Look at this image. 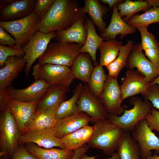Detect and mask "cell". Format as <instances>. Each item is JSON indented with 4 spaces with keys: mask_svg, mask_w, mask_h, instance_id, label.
Here are the masks:
<instances>
[{
    "mask_svg": "<svg viewBox=\"0 0 159 159\" xmlns=\"http://www.w3.org/2000/svg\"><path fill=\"white\" fill-rule=\"evenodd\" d=\"M91 122L90 116L82 112H78L69 117L58 120L53 128L55 135L60 139Z\"/></svg>",
    "mask_w": 159,
    "mask_h": 159,
    "instance_id": "cell-16",
    "label": "cell"
},
{
    "mask_svg": "<svg viewBox=\"0 0 159 159\" xmlns=\"http://www.w3.org/2000/svg\"><path fill=\"white\" fill-rule=\"evenodd\" d=\"M134 44L132 40H129L125 45L121 46L117 58L106 66L108 72V75L117 79L120 72L126 67L127 59Z\"/></svg>",
    "mask_w": 159,
    "mask_h": 159,
    "instance_id": "cell-33",
    "label": "cell"
},
{
    "mask_svg": "<svg viewBox=\"0 0 159 159\" xmlns=\"http://www.w3.org/2000/svg\"><path fill=\"white\" fill-rule=\"evenodd\" d=\"M32 75L35 81L43 80L51 85H70L74 79L69 67L39 62L33 67Z\"/></svg>",
    "mask_w": 159,
    "mask_h": 159,
    "instance_id": "cell-7",
    "label": "cell"
},
{
    "mask_svg": "<svg viewBox=\"0 0 159 159\" xmlns=\"http://www.w3.org/2000/svg\"><path fill=\"white\" fill-rule=\"evenodd\" d=\"M83 45L76 43H49L43 55L38 59L39 63L71 67L80 54Z\"/></svg>",
    "mask_w": 159,
    "mask_h": 159,
    "instance_id": "cell-4",
    "label": "cell"
},
{
    "mask_svg": "<svg viewBox=\"0 0 159 159\" xmlns=\"http://www.w3.org/2000/svg\"><path fill=\"white\" fill-rule=\"evenodd\" d=\"M0 44L4 45L12 46L16 45L14 38L11 36L2 27L0 26Z\"/></svg>",
    "mask_w": 159,
    "mask_h": 159,
    "instance_id": "cell-43",
    "label": "cell"
},
{
    "mask_svg": "<svg viewBox=\"0 0 159 159\" xmlns=\"http://www.w3.org/2000/svg\"><path fill=\"white\" fill-rule=\"evenodd\" d=\"M0 111V156H12L21 134L7 105Z\"/></svg>",
    "mask_w": 159,
    "mask_h": 159,
    "instance_id": "cell-5",
    "label": "cell"
},
{
    "mask_svg": "<svg viewBox=\"0 0 159 159\" xmlns=\"http://www.w3.org/2000/svg\"><path fill=\"white\" fill-rule=\"evenodd\" d=\"M25 53L22 47L15 45L6 46L0 44V67H3L7 59L12 56L22 57Z\"/></svg>",
    "mask_w": 159,
    "mask_h": 159,
    "instance_id": "cell-36",
    "label": "cell"
},
{
    "mask_svg": "<svg viewBox=\"0 0 159 159\" xmlns=\"http://www.w3.org/2000/svg\"><path fill=\"white\" fill-rule=\"evenodd\" d=\"M100 2L104 4H107L110 7V10L116 4L122 2L124 1V0H100Z\"/></svg>",
    "mask_w": 159,
    "mask_h": 159,
    "instance_id": "cell-46",
    "label": "cell"
},
{
    "mask_svg": "<svg viewBox=\"0 0 159 159\" xmlns=\"http://www.w3.org/2000/svg\"><path fill=\"white\" fill-rule=\"evenodd\" d=\"M99 98L109 114L122 115L124 109L122 106L124 100L117 79L107 75L103 90Z\"/></svg>",
    "mask_w": 159,
    "mask_h": 159,
    "instance_id": "cell-12",
    "label": "cell"
},
{
    "mask_svg": "<svg viewBox=\"0 0 159 159\" xmlns=\"http://www.w3.org/2000/svg\"><path fill=\"white\" fill-rule=\"evenodd\" d=\"M0 159H9V158H4V157H1V158H0Z\"/></svg>",
    "mask_w": 159,
    "mask_h": 159,
    "instance_id": "cell-51",
    "label": "cell"
},
{
    "mask_svg": "<svg viewBox=\"0 0 159 159\" xmlns=\"http://www.w3.org/2000/svg\"><path fill=\"white\" fill-rule=\"evenodd\" d=\"M148 26H143L137 28L140 34L141 41L140 45L143 50L159 47V42L155 37L153 34L148 32Z\"/></svg>",
    "mask_w": 159,
    "mask_h": 159,
    "instance_id": "cell-37",
    "label": "cell"
},
{
    "mask_svg": "<svg viewBox=\"0 0 159 159\" xmlns=\"http://www.w3.org/2000/svg\"><path fill=\"white\" fill-rule=\"evenodd\" d=\"M85 19V17L81 18L68 29L55 32L54 40L62 43H73L84 45L87 37Z\"/></svg>",
    "mask_w": 159,
    "mask_h": 159,
    "instance_id": "cell-21",
    "label": "cell"
},
{
    "mask_svg": "<svg viewBox=\"0 0 159 159\" xmlns=\"http://www.w3.org/2000/svg\"><path fill=\"white\" fill-rule=\"evenodd\" d=\"M34 143L45 148L57 147L64 149L60 139L55 136L53 128L28 131L21 135L18 143Z\"/></svg>",
    "mask_w": 159,
    "mask_h": 159,
    "instance_id": "cell-14",
    "label": "cell"
},
{
    "mask_svg": "<svg viewBox=\"0 0 159 159\" xmlns=\"http://www.w3.org/2000/svg\"><path fill=\"white\" fill-rule=\"evenodd\" d=\"M133 107L129 110L124 109L120 116L108 114L107 119L121 128L124 132H130L142 120L146 119L152 108L151 102L140 98L135 97L130 101Z\"/></svg>",
    "mask_w": 159,
    "mask_h": 159,
    "instance_id": "cell-3",
    "label": "cell"
},
{
    "mask_svg": "<svg viewBox=\"0 0 159 159\" xmlns=\"http://www.w3.org/2000/svg\"><path fill=\"white\" fill-rule=\"evenodd\" d=\"M131 132L139 147L141 159H146L151 156L152 150L159 155V138L151 130L146 119L140 121Z\"/></svg>",
    "mask_w": 159,
    "mask_h": 159,
    "instance_id": "cell-9",
    "label": "cell"
},
{
    "mask_svg": "<svg viewBox=\"0 0 159 159\" xmlns=\"http://www.w3.org/2000/svg\"><path fill=\"white\" fill-rule=\"evenodd\" d=\"M126 67L130 69L136 68L150 82L159 74V69L146 58L139 43L134 44L127 59Z\"/></svg>",
    "mask_w": 159,
    "mask_h": 159,
    "instance_id": "cell-13",
    "label": "cell"
},
{
    "mask_svg": "<svg viewBox=\"0 0 159 159\" xmlns=\"http://www.w3.org/2000/svg\"><path fill=\"white\" fill-rule=\"evenodd\" d=\"M111 21L104 32L100 33V36L107 39H115L116 37L120 35V38L122 39L126 35L135 33L137 29L125 22L120 16L117 4L113 7Z\"/></svg>",
    "mask_w": 159,
    "mask_h": 159,
    "instance_id": "cell-19",
    "label": "cell"
},
{
    "mask_svg": "<svg viewBox=\"0 0 159 159\" xmlns=\"http://www.w3.org/2000/svg\"><path fill=\"white\" fill-rule=\"evenodd\" d=\"M57 107L46 110L37 109L32 123L28 131L53 128L57 120L56 116Z\"/></svg>",
    "mask_w": 159,
    "mask_h": 159,
    "instance_id": "cell-30",
    "label": "cell"
},
{
    "mask_svg": "<svg viewBox=\"0 0 159 159\" xmlns=\"http://www.w3.org/2000/svg\"><path fill=\"white\" fill-rule=\"evenodd\" d=\"M36 1L13 0L0 9V21H11L26 17L34 10Z\"/></svg>",
    "mask_w": 159,
    "mask_h": 159,
    "instance_id": "cell-17",
    "label": "cell"
},
{
    "mask_svg": "<svg viewBox=\"0 0 159 159\" xmlns=\"http://www.w3.org/2000/svg\"><path fill=\"white\" fill-rule=\"evenodd\" d=\"M51 86L44 81L37 80L24 89H17L8 87L6 90L11 98L21 102H29L39 100Z\"/></svg>",
    "mask_w": 159,
    "mask_h": 159,
    "instance_id": "cell-18",
    "label": "cell"
},
{
    "mask_svg": "<svg viewBox=\"0 0 159 159\" xmlns=\"http://www.w3.org/2000/svg\"><path fill=\"white\" fill-rule=\"evenodd\" d=\"M85 24L87 30L85 42L80 50V53H87L93 61L95 67L98 65L96 60V52L101 42L108 39L99 36L97 33L95 24L91 19H85Z\"/></svg>",
    "mask_w": 159,
    "mask_h": 159,
    "instance_id": "cell-23",
    "label": "cell"
},
{
    "mask_svg": "<svg viewBox=\"0 0 159 159\" xmlns=\"http://www.w3.org/2000/svg\"><path fill=\"white\" fill-rule=\"evenodd\" d=\"M144 100H148L152 103L153 107L159 110V85L157 84L150 85L142 94Z\"/></svg>",
    "mask_w": 159,
    "mask_h": 159,
    "instance_id": "cell-38",
    "label": "cell"
},
{
    "mask_svg": "<svg viewBox=\"0 0 159 159\" xmlns=\"http://www.w3.org/2000/svg\"><path fill=\"white\" fill-rule=\"evenodd\" d=\"M12 159H38L30 153L26 148L18 147L14 151Z\"/></svg>",
    "mask_w": 159,
    "mask_h": 159,
    "instance_id": "cell-41",
    "label": "cell"
},
{
    "mask_svg": "<svg viewBox=\"0 0 159 159\" xmlns=\"http://www.w3.org/2000/svg\"><path fill=\"white\" fill-rule=\"evenodd\" d=\"M75 0H55L41 19L38 31L44 33L65 30L79 19L86 17Z\"/></svg>",
    "mask_w": 159,
    "mask_h": 159,
    "instance_id": "cell-1",
    "label": "cell"
},
{
    "mask_svg": "<svg viewBox=\"0 0 159 159\" xmlns=\"http://www.w3.org/2000/svg\"><path fill=\"white\" fill-rule=\"evenodd\" d=\"M83 86L82 84L79 83L73 90L72 97L62 102L58 106L56 113L57 120L71 116L79 112L77 103Z\"/></svg>",
    "mask_w": 159,
    "mask_h": 159,
    "instance_id": "cell-31",
    "label": "cell"
},
{
    "mask_svg": "<svg viewBox=\"0 0 159 159\" xmlns=\"http://www.w3.org/2000/svg\"><path fill=\"white\" fill-rule=\"evenodd\" d=\"M151 6L159 7V0H145Z\"/></svg>",
    "mask_w": 159,
    "mask_h": 159,
    "instance_id": "cell-48",
    "label": "cell"
},
{
    "mask_svg": "<svg viewBox=\"0 0 159 159\" xmlns=\"http://www.w3.org/2000/svg\"><path fill=\"white\" fill-rule=\"evenodd\" d=\"M93 127L88 146L101 149L105 154L112 156L117 149L124 131L107 118L96 121Z\"/></svg>",
    "mask_w": 159,
    "mask_h": 159,
    "instance_id": "cell-2",
    "label": "cell"
},
{
    "mask_svg": "<svg viewBox=\"0 0 159 159\" xmlns=\"http://www.w3.org/2000/svg\"><path fill=\"white\" fill-rule=\"evenodd\" d=\"M26 149L38 159H67L72 157L73 151L64 149H47L33 143H27Z\"/></svg>",
    "mask_w": 159,
    "mask_h": 159,
    "instance_id": "cell-27",
    "label": "cell"
},
{
    "mask_svg": "<svg viewBox=\"0 0 159 159\" xmlns=\"http://www.w3.org/2000/svg\"><path fill=\"white\" fill-rule=\"evenodd\" d=\"M39 101L25 102L11 98L9 100L7 106L16 122L21 135L27 131L30 127Z\"/></svg>",
    "mask_w": 159,
    "mask_h": 159,
    "instance_id": "cell-11",
    "label": "cell"
},
{
    "mask_svg": "<svg viewBox=\"0 0 159 159\" xmlns=\"http://www.w3.org/2000/svg\"><path fill=\"white\" fill-rule=\"evenodd\" d=\"M120 16L126 22L136 13L146 11L152 6L145 0L132 1L126 0L117 4Z\"/></svg>",
    "mask_w": 159,
    "mask_h": 159,
    "instance_id": "cell-32",
    "label": "cell"
},
{
    "mask_svg": "<svg viewBox=\"0 0 159 159\" xmlns=\"http://www.w3.org/2000/svg\"><path fill=\"white\" fill-rule=\"evenodd\" d=\"M11 98L8 94L6 89L0 90V109L7 105L8 103Z\"/></svg>",
    "mask_w": 159,
    "mask_h": 159,
    "instance_id": "cell-45",
    "label": "cell"
},
{
    "mask_svg": "<svg viewBox=\"0 0 159 159\" xmlns=\"http://www.w3.org/2000/svg\"><path fill=\"white\" fill-rule=\"evenodd\" d=\"M122 43L115 39L102 41L98 49L100 53L99 64L106 67L114 61L119 54Z\"/></svg>",
    "mask_w": 159,
    "mask_h": 159,
    "instance_id": "cell-29",
    "label": "cell"
},
{
    "mask_svg": "<svg viewBox=\"0 0 159 159\" xmlns=\"http://www.w3.org/2000/svg\"><path fill=\"white\" fill-rule=\"evenodd\" d=\"M69 86L64 85H51L39 101L37 109L46 110L57 107L64 101Z\"/></svg>",
    "mask_w": 159,
    "mask_h": 159,
    "instance_id": "cell-22",
    "label": "cell"
},
{
    "mask_svg": "<svg viewBox=\"0 0 159 159\" xmlns=\"http://www.w3.org/2000/svg\"><path fill=\"white\" fill-rule=\"evenodd\" d=\"M26 64L24 57H9L0 69V90L6 89L17 77Z\"/></svg>",
    "mask_w": 159,
    "mask_h": 159,
    "instance_id": "cell-20",
    "label": "cell"
},
{
    "mask_svg": "<svg viewBox=\"0 0 159 159\" xmlns=\"http://www.w3.org/2000/svg\"><path fill=\"white\" fill-rule=\"evenodd\" d=\"M117 150L120 159H141L137 143L130 132H124Z\"/></svg>",
    "mask_w": 159,
    "mask_h": 159,
    "instance_id": "cell-28",
    "label": "cell"
},
{
    "mask_svg": "<svg viewBox=\"0 0 159 159\" xmlns=\"http://www.w3.org/2000/svg\"><path fill=\"white\" fill-rule=\"evenodd\" d=\"M89 147L85 145L74 150L73 155L67 159H80L81 156L86 153Z\"/></svg>",
    "mask_w": 159,
    "mask_h": 159,
    "instance_id": "cell-44",
    "label": "cell"
},
{
    "mask_svg": "<svg viewBox=\"0 0 159 159\" xmlns=\"http://www.w3.org/2000/svg\"><path fill=\"white\" fill-rule=\"evenodd\" d=\"M146 120L151 130L159 132V110L152 107Z\"/></svg>",
    "mask_w": 159,
    "mask_h": 159,
    "instance_id": "cell-40",
    "label": "cell"
},
{
    "mask_svg": "<svg viewBox=\"0 0 159 159\" xmlns=\"http://www.w3.org/2000/svg\"><path fill=\"white\" fill-rule=\"evenodd\" d=\"M159 22V7H152L141 14L132 16L127 22L130 26L136 28L143 26H149Z\"/></svg>",
    "mask_w": 159,
    "mask_h": 159,
    "instance_id": "cell-34",
    "label": "cell"
},
{
    "mask_svg": "<svg viewBox=\"0 0 159 159\" xmlns=\"http://www.w3.org/2000/svg\"><path fill=\"white\" fill-rule=\"evenodd\" d=\"M91 57L87 53H80L70 68L74 79L87 83L94 68Z\"/></svg>",
    "mask_w": 159,
    "mask_h": 159,
    "instance_id": "cell-26",
    "label": "cell"
},
{
    "mask_svg": "<svg viewBox=\"0 0 159 159\" xmlns=\"http://www.w3.org/2000/svg\"><path fill=\"white\" fill-rule=\"evenodd\" d=\"M55 0H37L34 11L41 19L46 14Z\"/></svg>",
    "mask_w": 159,
    "mask_h": 159,
    "instance_id": "cell-39",
    "label": "cell"
},
{
    "mask_svg": "<svg viewBox=\"0 0 159 159\" xmlns=\"http://www.w3.org/2000/svg\"><path fill=\"white\" fill-rule=\"evenodd\" d=\"M150 84L151 85L157 84L159 85V74L151 82Z\"/></svg>",
    "mask_w": 159,
    "mask_h": 159,
    "instance_id": "cell-49",
    "label": "cell"
},
{
    "mask_svg": "<svg viewBox=\"0 0 159 159\" xmlns=\"http://www.w3.org/2000/svg\"><path fill=\"white\" fill-rule=\"evenodd\" d=\"M120 89L123 100L139 94L147 90L150 82L137 70L128 69L122 80Z\"/></svg>",
    "mask_w": 159,
    "mask_h": 159,
    "instance_id": "cell-15",
    "label": "cell"
},
{
    "mask_svg": "<svg viewBox=\"0 0 159 159\" xmlns=\"http://www.w3.org/2000/svg\"><path fill=\"white\" fill-rule=\"evenodd\" d=\"M55 36V32L44 33L38 30L22 47L25 53L24 57L26 61L24 68L26 76L29 73L34 63L43 55L51 40L54 39Z\"/></svg>",
    "mask_w": 159,
    "mask_h": 159,
    "instance_id": "cell-8",
    "label": "cell"
},
{
    "mask_svg": "<svg viewBox=\"0 0 159 159\" xmlns=\"http://www.w3.org/2000/svg\"><path fill=\"white\" fill-rule=\"evenodd\" d=\"M146 159H159V155L156 153Z\"/></svg>",
    "mask_w": 159,
    "mask_h": 159,
    "instance_id": "cell-50",
    "label": "cell"
},
{
    "mask_svg": "<svg viewBox=\"0 0 159 159\" xmlns=\"http://www.w3.org/2000/svg\"><path fill=\"white\" fill-rule=\"evenodd\" d=\"M107 77L102 66L99 64L94 67L87 85L95 95L99 97L103 90Z\"/></svg>",
    "mask_w": 159,
    "mask_h": 159,
    "instance_id": "cell-35",
    "label": "cell"
},
{
    "mask_svg": "<svg viewBox=\"0 0 159 159\" xmlns=\"http://www.w3.org/2000/svg\"><path fill=\"white\" fill-rule=\"evenodd\" d=\"M80 159H97L95 156H89L87 155L85 153L83 154ZM105 159H120L117 153H115L111 157Z\"/></svg>",
    "mask_w": 159,
    "mask_h": 159,
    "instance_id": "cell-47",
    "label": "cell"
},
{
    "mask_svg": "<svg viewBox=\"0 0 159 159\" xmlns=\"http://www.w3.org/2000/svg\"><path fill=\"white\" fill-rule=\"evenodd\" d=\"M77 104L78 111L88 115L91 122L106 119L109 114L99 97L90 91L87 84L83 85Z\"/></svg>",
    "mask_w": 159,
    "mask_h": 159,
    "instance_id": "cell-10",
    "label": "cell"
},
{
    "mask_svg": "<svg viewBox=\"0 0 159 159\" xmlns=\"http://www.w3.org/2000/svg\"><path fill=\"white\" fill-rule=\"evenodd\" d=\"M41 19L34 10L26 17L16 20L0 21V26L9 33L16 40V45L22 47L38 30Z\"/></svg>",
    "mask_w": 159,
    "mask_h": 159,
    "instance_id": "cell-6",
    "label": "cell"
},
{
    "mask_svg": "<svg viewBox=\"0 0 159 159\" xmlns=\"http://www.w3.org/2000/svg\"><path fill=\"white\" fill-rule=\"evenodd\" d=\"M84 2V6L82 8L83 12L88 14L100 33L104 32L107 28V24L103 18L108 11V8L97 0H85Z\"/></svg>",
    "mask_w": 159,
    "mask_h": 159,
    "instance_id": "cell-25",
    "label": "cell"
},
{
    "mask_svg": "<svg viewBox=\"0 0 159 159\" xmlns=\"http://www.w3.org/2000/svg\"><path fill=\"white\" fill-rule=\"evenodd\" d=\"M145 55L149 60L156 67L159 69V47L147 49L144 50Z\"/></svg>",
    "mask_w": 159,
    "mask_h": 159,
    "instance_id": "cell-42",
    "label": "cell"
},
{
    "mask_svg": "<svg viewBox=\"0 0 159 159\" xmlns=\"http://www.w3.org/2000/svg\"><path fill=\"white\" fill-rule=\"evenodd\" d=\"M93 127L88 125L60 139L64 149L74 151L87 143L93 132Z\"/></svg>",
    "mask_w": 159,
    "mask_h": 159,
    "instance_id": "cell-24",
    "label": "cell"
}]
</instances>
